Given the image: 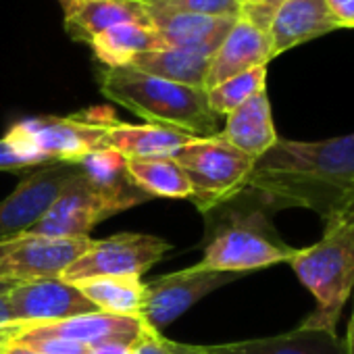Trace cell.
Listing matches in <instances>:
<instances>
[{"mask_svg":"<svg viewBox=\"0 0 354 354\" xmlns=\"http://www.w3.org/2000/svg\"><path fill=\"white\" fill-rule=\"evenodd\" d=\"M13 286H15V281H0V294L9 292V290H11Z\"/></svg>","mask_w":354,"mask_h":354,"instance_id":"obj_38","label":"cell"},{"mask_svg":"<svg viewBox=\"0 0 354 354\" xmlns=\"http://www.w3.org/2000/svg\"><path fill=\"white\" fill-rule=\"evenodd\" d=\"M173 354H207L203 346H192V344H180L175 342Z\"/></svg>","mask_w":354,"mask_h":354,"instance_id":"obj_34","label":"cell"},{"mask_svg":"<svg viewBox=\"0 0 354 354\" xmlns=\"http://www.w3.org/2000/svg\"><path fill=\"white\" fill-rule=\"evenodd\" d=\"M246 190L273 211L308 209L323 225L354 207V131L319 142L277 140L254 160Z\"/></svg>","mask_w":354,"mask_h":354,"instance_id":"obj_1","label":"cell"},{"mask_svg":"<svg viewBox=\"0 0 354 354\" xmlns=\"http://www.w3.org/2000/svg\"><path fill=\"white\" fill-rule=\"evenodd\" d=\"M77 165L48 162L28 173L19 186L0 203V240L30 232L50 209Z\"/></svg>","mask_w":354,"mask_h":354,"instance_id":"obj_11","label":"cell"},{"mask_svg":"<svg viewBox=\"0 0 354 354\" xmlns=\"http://www.w3.org/2000/svg\"><path fill=\"white\" fill-rule=\"evenodd\" d=\"M121 211L123 209L113 198L90 184V180L77 167L44 217L26 234L50 238H88L98 223Z\"/></svg>","mask_w":354,"mask_h":354,"instance_id":"obj_10","label":"cell"},{"mask_svg":"<svg viewBox=\"0 0 354 354\" xmlns=\"http://www.w3.org/2000/svg\"><path fill=\"white\" fill-rule=\"evenodd\" d=\"M240 3H242V0H240Z\"/></svg>","mask_w":354,"mask_h":354,"instance_id":"obj_40","label":"cell"},{"mask_svg":"<svg viewBox=\"0 0 354 354\" xmlns=\"http://www.w3.org/2000/svg\"><path fill=\"white\" fill-rule=\"evenodd\" d=\"M88 46L106 69H117L129 67V63L144 53L162 48V42L152 26L121 24L98 34Z\"/></svg>","mask_w":354,"mask_h":354,"instance_id":"obj_23","label":"cell"},{"mask_svg":"<svg viewBox=\"0 0 354 354\" xmlns=\"http://www.w3.org/2000/svg\"><path fill=\"white\" fill-rule=\"evenodd\" d=\"M65 11V32L71 40L90 44L98 34L121 24H146V0H59Z\"/></svg>","mask_w":354,"mask_h":354,"instance_id":"obj_13","label":"cell"},{"mask_svg":"<svg viewBox=\"0 0 354 354\" xmlns=\"http://www.w3.org/2000/svg\"><path fill=\"white\" fill-rule=\"evenodd\" d=\"M148 19L158 34L162 46L190 48L215 57L221 42L234 28L236 19L209 17L194 13H177L148 7Z\"/></svg>","mask_w":354,"mask_h":354,"instance_id":"obj_14","label":"cell"},{"mask_svg":"<svg viewBox=\"0 0 354 354\" xmlns=\"http://www.w3.org/2000/svg\"><path fill=\"white\" fill-rule=\"evenodd\" d=\"M7 298L13 313V327L46 325L98 310L77 286L67 283L61 277L15 283L7 292Z\"/></svg>","mask_w":354,"mask_h":354,"instance_id":"obj_12","label":"cell"},{"mask_svg":"<svg viewBox=\"0 0 354 354\" xmlns=\"http://www.w3.org/2000/svg\"><path fill=\"white\" fill-rule=\"evenodd\" d=\"M342 219H344V221H346V223L352 227V232H354V207H352V209H350V211H348V213H346Z\"/></svg>","mask_w":354,"mask_h":354,"instance_id":"obj_37","label":"cell"},{"mask_svg":"<svg viewBox=\"0 0 354 354\" xmlns=\"http://www.w3.org/2000/svg\"><path fill=\"white\" fill-rule=\"evenodd\" d=\"M169 250L171 244L152 234H115L106 240H94L92 246L63 271L61 279L80 283L94 277H142L160 263Z\"/></svg>","mask_w":354,"mask_h":354,"instance_id":"obj_7","label":"cell"},{"mask_svg":"<svg viewBox=\"0 0 354 354\" xmlns=\"http://www.w3.org/2000/svg\"><path fill=\"white\" fill-rule=\"evenodd\" d=\"M323 227V238L308 248H296L288 263L317 302L298 327L335 333L342 310L354 294V232L344 219Z\"/></svg>","mask_w":354,"mask_h":354,"instance_id":"obj_4","label":"cell"},{"mask_svg":"<svg viewBox=\"0 0 354 354\" xmlns=\"http://www.w3.org/2000/svg\"><path fill=\"white\" fill-rule=\"evenodd\" d=\"M100 92L148 123L188 131L196 138L219 133V115L209 106L207 90L146 75L131 67L104 69Z\"/></svg>","mask_w":354,"mask_h":354,"instance_id":"obj_3","label":"cell"},{"mask_svg":"<svg viewBox=\"0 0 354 354\" xmlns=\"http://www.w3.org/2000/svg\"><path fill=\"white\" fill-rule=\"evenodd\" d=\"M238 273H221L194 265L175 273H165L146 283L142 319L156 331H162L175 319H180L188 308L211 292L236 281Z\"/></svg>","mask_w":354,"mask_h":354,"instance_id":"obj_9","label":"cell"},{"mask_svg":"<svg viewBox=\"0 0 354 354\" xmlns=\"http://www.w3.org/2000/svg\"><path fill=\"white\" fill-rule=\"evenodd\" d=\"M73 286H77V290L102 313L127 317L142 315L146 283L140 277H94Z\"/></svg>","mask_w":354,"mask_h":354,"instance_id":"obj_25","label":"cell"},{"mask_svg":"<svg viewBox=\"0 0 354 354\" xmlns=\"http://www.w3.org/2000/svg\"><path fill=\"white\" fill-rule=\"evenodd\" d=\"M325 5L339 28H354V0H325Z\"/></svg>","mask_w":354,"mask_h":354,"instance_id":"obj_30","label":"cell"},{"mask_svg":"<svg viewBox=\"0 0 354 354\" xmlns=\"http://www.w3.org/2000/svg\"><path fill=\"white\" fill-rule=\"evenodd\" d=\"M173 348H175V342L167 339L165 335H160V331L150 327L129 348V354H173Z\"/></svg>","mask_w":354,"mask_h":354,"instance_id":"obj_29","label":"cell"},{"mask_svg":"<svg viewBox=\"0 0 354 354\" xmlns=\"http://www.w3.org/2000/svg\"><path fill=\"white\" fill-rule=\"evenodd\" d=\"M0 354H40V352L21 344H3L0 346Z\"/></svg>","mask_w":354,"mask_h":354,"instance_id":"obj_33","label":"cell"},{"mask_svg":"<svg viewBox=\"0 0 354 354\" xmlns=\"http://www.w3.org/2000/svg\"><path fill=\"white\" fill-rule=\"evenodd\" d=\"M127 175L148 198H192V186L175 158H127Z\"/></svg>","mask_w":354,"mask_h":354,"instance_id":"obj_24","label":"cell"},{"mask_svg":"<svg viewBox=\"0 0 354 354\" xmlns=\"http://www.w3.org/2000/svg\"><path fill=\"white\" fill-rule=\"evenodd\" d=\"M109 146L125 158H173L175 152L196 136L156 123L133 125L115 119L109 125Z\"/></svg>","mask_w":354,"mask_h":354,"instance_id":"obj_20","label":"cell"},{"mask_svg":"<svg viewBox=\"0 0 354 354\" xmlns=\"http://www.w3.org/2000/svg\"><path fill=\"white\" fill-rule=\"evenodd\" d=\"M244 3H261V0H242V5H244Z\"/></svg>","mask_w":354,"mask_h":354,"instance_id":"obj_39","label":"cell"},{"mask_svg":"<svg viewBox=\"0 0 354 354\" xmlns=\"http://www.w3.org/2000/svg\"><path fill=\"white\" fill-rule=\"evenodd\" d=\"M77 167L94 188H98L102 194L113 198L123 211L148 201V196L142 190H138L129 180L127 158L111 146L86 154L77 162Z\"/></svg>","mask_w":354,"mask_h":354,"instance_id":"obj_21","label":"cell"},{"mask_svg":"<svg viewBox=\"0 0 354 354\" xmlns=\"http://www.w3.org/2000/svg\"><path fill=\"white\" fill-rule=\"evenodd\" d=\"M346 344V354H354V308H352V319L348 323V333L344 337Z\"/></svg>","mask_w":354,"mask_h":354,"instance_id":"obj_35","label":"cell"},{"mask_svg":"<svg viewBox=\"0 0 354 354\" xmlns=\"http://www.w3.org/2000/svg\"><path fill=\"white\" fill-rule=\"evenodd\" d=\"M271 59L275 57L269 32L240 17L236 19L234 28L230 30V34L225 36V40L221 42L219 50L211 61L205 88L211 90L234 75H240L257 67H267Z\"/></svg>","mask_w":354,"mask_h":354,"instance_id":"obj_15","label":"cell"},{"mask_svg":"<svg viewBox=\"0 0 354 354\" xmlns=\"http://www.w3.org/2000/svg\"><path fill=\"white\" fill-rule=\"evenodd\" d=\"M92 238H50L21 234L0 240V281H34L61 277L90 246Z\"/></svg>","mask_w":354,"mask_h":354,"instance_id":"obj_8","label":"cell"},{"mask_svg":"<svg viewBox=\"0 0 354 354\" xmlns=\"http://www.w3.org/2000/svg\"><path fill=\"white\" fill-rule=\"evenodd\" d=\"M275 211L254 192L244 190L236 198L207 213L209 230L205 257L198 265L221 273L246 275L288 263L292 248L275 230L271 215Z\"/></svg>","mask_w":354,"mask_h":354,"instance_id":"obj_2","label":"cell"},{"mask_svg":"<svg viewBox=\"0 0 354 354\" xmlns=\"http://www.w3.org/2000/svg\"><path fill=\"white\" fill-rule=\"evenodd\" d=\"M115 119L111 109L96 106L67 117L21 119L7 133L40 154L46 162L77 165L86 154L109 146V125Z\"/></svg>","mask_w":354,"mask_h":354,"instance_id":"obj_6","label":"cell"},{"mask_svg":"<svg viewBox=\"0 0 354 354\" xmlns=\"http://www.w3.org/2000/svg\"><path fill=\"white\" fill-rule=\"evenodd\" d=\"M129 348L131 346L121 344V342H104V344L92 346V354H129Z\"/></svg>","mask_w":354,"mask_h":354,"instance_id":"obj_31","label":"cell"},{"mask_svg":"<svg viewBox=\"0 0 354 354\" xmlns=\"http://www.w3.org/2000/svg\"><path fill=\"white\" fill-rule=\"evenodd\" d=\"M192 186V203L207 215L246 190L254 158L232 146L219 133L194 138L173 156Z\"/></svg>","mask_w":354,"mask_h":354,"instance_id":"obj_5","label":"cell"},{"mask_svg":"<svg viewBox=\"0 0 354 354\" xmlns=\"http://www.w3.org/2000/svg\"><path fill=\"white\" fill-rule=\"evenodd\" d=\"M13 323V313H11V306H9V298H7V292L0 294V329L7 327Z\"/></svg>","mask_w":354,"mask_h":354,"instance_id":"obj_32","label":"cell"},{"mask_svg":"<svg viewBox=\"0 0 354 354\" xmlns=\"http://www.w3.org/2000/svg\"><path fill=\"white\" fill-rule=\"evenodd\" d=\"M211 61H213V57L207 53L162 46V48H156V50L136 57L129 63V67L136 71H142L146 75L167 80V82L184 84V86H192V88H205Z\"/></svg>","mask_w":354,"mask_h":354,"instance_id":"obj_22","label":"cell"},{"mask_svg":"<svg viewBox=\"0 0 354 354\" xmlns=\"http://www.w3.org/2000/svg\"><path fill=\"white\" fill-rule=\"evenodd\" d=\"M146 5L165 11L225 17V19H240V11H242L240 0H146Z\"/></svg>","mask_w":354,"mask_h":354,"instance_id":"obj_27","label":"cell"},{"mask_svg":"<svg viewBox=\"0 0 354 354\" xmlns=\"http://www.w3.org/2000/svg\"><path fill=\"white\" fill-rule=\"evenodd\" d=\"M34 329H40L48 335H59L71 342H80L92 348L104 342H121V344L133 346L150 329V325L142 317L111 315V313L94 310V313L77 315V317L46 323V325H34Z\"/></svg>","mask_w":354,"mask_h":354,"instance_id":"obj_16","label":"cell"},{"mask_svg":"<svg viewBox=\"0 0 354 354\" xmlns=\"http://www.w3.org/2000/svg\"><path fill=\"white\" fill-rule=\"evenodd\" d=\"M263 5H267L269 9H273V11H277L283 3H288V0H261Z\"/></svg>","mask_w":354,"mask_h":354,"instance_id":"obj_36","label":"cell"},{"mask_svg":"<svg viewBox=\"0 0 354 354\" xmlns=\"http://www.w3.org/2000/svg\"><path fill=\"white\" fill-rule=\"evenodd\" d=\"M207 354H346V344L335 333L296 327L288 333L203 346Z\"/></svg>","mask_w":354,"mask_h":354,"instance_id":"obj_19","label":"cell"},{"mask_svg":"<svg viewBox=\"0 0 354 354\" xmlns=\"http://www.w3.org/2000/svg\"><path fill=\"white\" fill-rule=\"evenodd\" d=\"M265 84H267V67H257V69L244 71L240 75H234V77L217 84L215 88L207 90L209 106L215 115L227 117L238 106H242L246 100H250L259 92L267 90Z\"/></svg>","mask_w":354,"mask_h":354,"instance_id":"obj_26","label":"cell"},{"mask_svg":"<svg viewBox=\"0 0 354 354\" xmlns=\"http://www.w3.org/2000/svg\"><path fill=\"white\" fill-rule=\"evenodd\" d=\"M219 136L254 160L261 158L267 150H271L279 136L273 125L267 90L259 92L234 113H230L225 119V127L219 131Z\"/></svg>","mask_w":354,"mask_h":354,"instance_id":"obj_18","label":"cell"},{"mask_svg":"<svg viewBox=\"0 0 354 354\" xmlns=\"http://www.w3.org/2000/svg\"><path fill=\"white\" fill-rule=\"evenodd\" d=\"M335 30L342 28L331 17L325 0H288L275 11L269 26L273 57Z\"/></svg>","mask_w":354,"mask_h":354,"instance_id":"obj_17","label":"cell"},{"mask_svg":"<svg viewBox=\"0 0 354 354\" xmlns=\"http://www.w3.org/2000/svg\"><path fill=\"white\" fill-rule=\"evenodd\" d=\"M42 165H48L40 154L17 142L13 136L5 133L0 138V171H34Z\"/></svg>","mask_w":354,"mask_h":354,"instance_id":"obj_28","label":"cell"}]
</instances>
